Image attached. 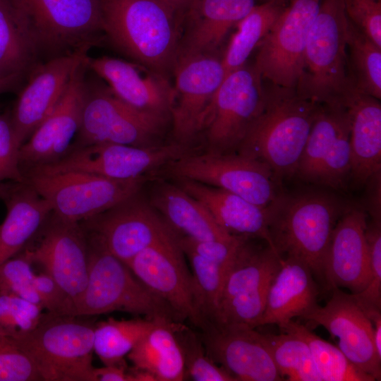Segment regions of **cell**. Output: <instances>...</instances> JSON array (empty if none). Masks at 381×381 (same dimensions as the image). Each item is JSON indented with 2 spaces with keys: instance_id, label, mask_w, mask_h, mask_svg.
Segmentation results:
<instances>
[{
  "instance_id": "cell-4",
  "label": "cell",
  "mask_w": 381,
  "mask_h": 381,
  "mask_svg": "<svg viewBox=\"0 0 381 381\" xmlns=\"http://www.w3.org/2000/svg\"><path fill=\"white\" fill-rule=\"evenodd\" d=\"M85 233L87 282L67 315L85 318L121 311L151 320L179 321L171 308L152 294L126 263L113 255L96 236Z\"/></svg>"
},
{
  "instance_id": "cell-27",
  "label": "cell",
  "mask_w": 381,
  "mask_h": 381,
  "mask_svg": "<svg viewBox=\"0 0 381 381\" xmlns=\"http://www.w3.org/2000/svg\"><path fill=\"white\" fill-rule=\"evenodd\" d=\"M6 214L0 224V265L23 250L48 220L49 202L25 180L0 184Z\"/></svg>"
},
{
  "instance_id": "cell-17",
  "label": "cell",
  "mask_w": 381,
  "mask_h": 381,
  "mask_svg": "<svg viewBox=\"0 0 381 381\" xmlns=\"http://www.w3.org/2000/svg\"><path fill=\"white\" fill-rule=\"evenodd\" d=\"M172 74V133L176 143L186 145L198 134L203 116L225 78L222 56L216 52L178 58Z\"/></svg>"
},
{
  "instance_id": "cell-12",
  "label": "cell",
  "mask_w": 381,
  "mask_h": 381,
  "mask_svg": "<svg viewBox=\"0 0 381 381\" xmlns=\"http://www.w3.org/2000/svg\"><path fill=\"white\" fill-rule=\"evenodd\" d=\"M167 121L125 103L107 85L87 83L80 127L71 150L94 143L155 145Z\"/></svg>"
},
{
  "instance_id": "cell-46",
  "label": "cell",
  "mask_w": 381,
  "mask_h": 381,
  "mask_svg": "<svg viewBox=\"0 0 381 381\" xmlns=\"http://www.w3.org/2000/svg\"><path fill=\"white\" fill-rule=\"evenodd\" d=\"M351 22L381 47V0H342Z\"/></svg>"
},
{
  "instance_id": "cell-15",
  "label": "cell",
  "mask_w": 381,
  "mask_h": 381,
  "mask_svg": "<svg viewBox=\"0 0 381 381\" xmlns=\"http://www.w3.org/2000/svg\"><path fill=\"white\" fill-rule=\"evenodd\" d=\"M272 28L258 46L254 65L264 81L296 87L310 29L321 0H287Z\"/></svg>"
},
{
  "instance_id": "cell-32",
  "label": "cell",
  "mask_w": 381,
  "mask_h": 381,
  "mask_svg": "<svg viewBox=\"0 0 381 381\" xmlns=\"http://www.w3.org/2000/svg\"><path fill=\"white\" fill-rule=\"evenodd\" d=\"M16 0H0V93L16 90L38 65Z\"/></svg>"
},
{
  "instance_id": "cell-18",
  "label": "cell",
  "mask_w": 381,
  "mask_h": 381,
  "mask_svg": "<svg viewBox=\"0 0 381 381\" xmlns=\"http://www.w3.org/2000/svg\"><path fill=\"white\" fill-rule=\"evenodd\" d=\"M178 236L173 233L135 255L128 266L137 279L164 301L181 322L198 328L195 311L192 277Z\"/></svg>"
},
{
  "instance_id": "cell-2",
  "label": "cell",
  "mask_w": 381,
  "mask_h": 381,
  "mask_svg": "<svg viewBox=\"0 0 381 381\" xmlns=\"http://www.w3.org/2000/svg\"><path fill=\"white\" fill-rule=\"evenodd\" d=\"M263 109L237 153L266 164L282 183L294 177L320 104L268 82Z\"/></svg>"
},
{
  "instance_id": "cell-19",
  "label": "cell",
  "mask_w": 381,
  "mask_h": 381,
  "mask_svg": "<svg viewBox=\"0 0 381 381\" xmlns=\"http://www.w3.org/2000/svg\"><path fill=\"white\" fill-rule=\"evenodd\" d=\"M37 235L36 247L25 248L33 264L41 265L67 295L70 301L68 314L87 282L86 233L79 222L64 221L52 212Z\"/></svg>"
},
{
  "instance_id": "cell-8",
  "label": "cell",
  "mask_w": 381,
  "mask_h": 381,
  "mask_svg": "<svg viewBox=\"0 0 381 381\" xmlns=\"http://www.w3.org/2000/svg\"><path fill=\"white\" fill-rule=\"evenodd\" d=\"M264 80L253 64L227 74L200 123L208 152L237 153L265 104Z\"/></svg>"
},
{
  "instance_id": "cell-1",
  "label": "cell",
  "mask_w": 381,
  "mask_h": 381,
  "mask_svg": "<svg viewBox=\"0 0 381 381\" xmlns=\"http://www.w3.org/2000/svg\"><path fill=\"white\" fill-rule=\"evenodd\" d=\"M102 31L132 61L169 78L183 18L163 0H101Z\"/></svg>"
},
{
  "instance_id": "cell-37",
  "label": "cell",
  "mask_w": 381,
  "mask_h": 381,
  "mask_svg": "<svg viewBox=\"0 0 381 381\" xmlns=\"http://www.w3.org/2000/svg\"><path fill=\"white\" fill-rule=\"evenodd\" d=\"M155 325V319L116 320L112 318L95 324L94 351L104 365L125 362L135 344Z\"/></svg>"
},
{
  "instance_id": "cell-24",
  "label": "cell",
  "mask_w": 381,
  "mask_h": 381,
  "mask_svg": "<svg viewBox=\"0 0 381 381\" xmlns=\"http://www.w3.org/2000/svg\"><path fill=\"white\" fill-rule=\"evenodd\" d=\"M88 67L125 103L170 119L174 91L168 77L133 61L109 56L89 58Z\"/></svg>"
},
{
  "instance_id": "cell-10",
  "label": "cell",
  "mask_w": 381,
  "mask_h": 381,
  "mask_svg": "<svg viewBox=\"0 0 381 381\" xmlns=\"http://www.w3.org/2000/svg\"><path fill=\"white\" fill-rule=\"evenodd\" d=\"M176 179L194 181L239 195L262 207L272 205L283 192L282 183L266 164L241 155L189 152L162 167Z\"/></svg>"
},
{
  "instance_id": "cell-38",
  "label": "cell",
  "mask_w": 381,
  "mask_h": 381,
  "mask_svg": "<svg viewBox=\"0 0 381 381\" xmlns=\"http://www.w3.org/2000/svg\"><path fill=\"white\" fill-rule=\"evenodd\" d=\"M280 330L295 334L307 343L322 381H375L356 367L338 346L318 337L306 326L291 320Z\"/></svg>"
},
{
  "instance_id": "cell-48",
  "label": "cell",
  "mask_w": 381,
  "mask_h": 381,
  "mask_svg": "<svg viewBox=\"0 0 381 381\" xmlns=\"http://www.w3.org/2000/svg\"><path fill=\"white\" fill-rule=\"evenodd\" d=\"M380 176L381 171L373 175L366 182L370 185L368 193L370 197L368 202V214L371 217V220L381 223L380 217Z\"/></svg>"
},
{
  "instance_id": "cell-26",
  "label": "cell",
  "mask_w": 381,
  "mask_h": 381,
  "mask_svg": "<svg viewBox=\"0 0 381 381\" xmlns=\"http://www.w3.org/2000/svg\"><path fill=\"white\" fill-rule=\"evenodd\" d=\"M254 6L255 0H193L182 24L177 59L217 52L229 31Z\"/></svg>"
},
{
  "instance_id": "cell-44",
  "label": "cell",
  "mask_w": 381,
  "mask_h": 381,
  "mask_svg": "<svg viewBox=\"0 0 381 381\" xmlns=\"http://www.w3.org/2000/svg\"><path fill=\"white\" fill-rule=\"evenodd\" d=\"M42 377L28 354L17 342L0 336V381H39Z\"/></svg>"
},
{
  "instance_id": "cell-50",
  "label": "cell",
  "mask_w": 381,
  "mask_h": 381,
  "mask_svg": "<svg viewBox=\"0 0 381 381\" xmlns=\"http://www.w3.org/2000/svg\"><path fill=\"white\" fill-rule=\"evenodd\" d=\"M131 381H157L155 377L150 372L133 366L128 368Z\"/></svg>"
},
{
  "instance_id": "cell-29",
  "label": "cell",
  "mask_w": 381,
  "mask_h": 381,
  "mask_svg": "<svg viewBox=\"0 0 381 381\" xmlns=\"http://www.w3.org/2000/svg\"><path fill=\"white\" fill-rule=\"evenodd\" d=\"M380 99L352 87L342 98L351 123V182L363 186L381 171Z\"/></svg>"
},
{
  "instance_id": "cell-34",
  "label": "cell",
  "mask_w": 381,
  "mask_h": 381,
  "mask_svg": "<svg viewBox=\"0 0 381 381\" xmlns=\"http://www.w3.org/2000/svg\"><path fill=\"white\" fill-rule=\"evenodd\" d=\"M287 2V0H268L255 5L236 24V31L222 55L225 76L247 63L249 56L272 28Z\"/></svg>"
},
{
  "instance_id": "cell-20",
  "label": "cell",
  "mask_w": 381,
  "mask_h": 381,
  "mask_svg": "<svg viewBox=\"0 0 381 381\" xmlns=\"http://www.w3.org/2000/svg\"><path fill=\"white\" fill-rule=\"evenodd\" d=\"M89 57L77 68L62 97L20 149L23 174L53 163L71 150L79 130L87 81Z\"/></svg>"
},
{
  "instance_id": "cell-14",
  "label": "cell",
  "mask_w": 381,
  "mask_h": 381,
  "mask_svg": "<svg viewBox=\"0 0 381 381\" xmlns=\"http://www.w3.org/2000/svg\"><path fill=\"white\" fill-rule=\"evenodd\" d=\"M188 152L187 145L176 142L150 146L94 143L73 148L60 159L29 169L23 174L77 171L115 180H131L147 176Z\"/></svg>"
},
{
  "instance_id": "cell-47",
  "label": "cell",
  "mask_w": 381,
  "mask_h": 381,
  "mask_svg": "<svg viewBox=\"0 0 381 381\" xmlns=\"http://www.w3.org/2000/svg\"><path fill=\"white\" fill-rule=\"evenodd\" d=\"M34 285L41 306L47 312L66 315L69 299L55 280L46 272L35 274Z\"/></svg>"
},
{
  "instance_id": "cell-11",
  "label": "cell",
  "mask_w": 381,
  "mask_h": 381,
  "mask_svg": "<svg viewBox=\"0 0 381 381\" xmlns=\"http://www.w3.org/2000/svg\"><path fill=\"white\" fill-rule=\"evenodd\" d=\"M28 182L50 205L52 214L66 222H80L140 191L147 176L115 180L77 171L28 172Z\"/></svg>"
},
{
  "instance_id": "cell-16",
  "label": "cell",
  "mask_w": 381,
  "mask_h": 381,
  "mask_svg": "<svg viewBox=\"0 0 381 381\" xmlns=\"http://www.w3.org/2000/svg\"><path fill=\"white\" fill-rule=\"evenodd\" d=\"M139 193L79 222L126 265L143 250L174 233Z\"/></svg>"
},
{
  "instance_id": "cell-35",
  "label": "cell",
  "mask_w": 381,
  "mask_h": 381,
  "mask_svg": "<svg viewBox=\"0 0 381 381\" xmlns=\"http://www.w3.org/2000/svg\"><path fill=\"white\" fill-rule=\"evenodd\" d=\"M192 268V291L198 329L202 331L215 322L220 294L230 265L213 261L188 250H182Z\"/></svg>"
},
{
  "instance_id": "cell-25",
  "label": "cell",
  "mask_w": 381,
  "mask_h": 381,
  "mask_svg": "<svg viewBox=\"0 0 381 381\" xmlns=\"http://www.w3.org/2000/svg\"><path fill=\"white\" fill-rule=\"evenodd\" d=\"M199 334L210 358L236 381L284 380L255 328L211 326Z\"/></svg>"
},
{
  "instance_id": "cell-45",
  "label": "cell",
  "mask_w": 381,
  "mask_h": 381,
  "mask_svg": "<svg viewBox=\"0 0 381 381\" xmlns=\"http://www.w3.org/2000/svg\"><path fill=\"white\" fill-rule=\"evenodd\" d=\"M21 145L13 128L10 112L0 115V184L25 180L20 167Z\"/></svg>"
},
{
  "instance_id": "cell-51",
  "label": "cell",
  "mask_w": 381,
  "mask_h": 381,
  "mask_svg": "<svg viewBox=\"0 0 381 381\" xmlns=\"http://www.w3.org/2000/svg\"><path fill=\"white\" fill-rule=\"evenodd\" d=\"M180 15L183 16L193 0H163Z\"/></svg>"
},
{
  "instance_id": "cell-13",
  "label": "cell",
  "mask_w": 381,
  "mask_h": 381,
  "mask_svg": "<svg viewBox=\"0 0 381 381\" xmlns=\"http://www.w3.org/2000/svg\"><path fill=\"white\" fill-rule=\"evenodd\" d=\"M351 123L341 103L320 104L294 177L334 190L351 182Z\"/></svg>"
},
{
  "instance_id": "cell-41",
  "label": "cell",
  "mask_w": 381,
  "mask_h": 381,
  "mask_svg": "<svg viewBox=\"0 0 381 381\" xmlns=\"http://www.w3.org/2000/svg\"><path fill=\"white\" fill-rule=\"evenodd\" d=\"M43 310L18 296L0 294V336L20 339L39 324Z\"/></svg>"
},
{
  "instance_id": "cell-7",
  "label": "cell",
  "mask_w": 381,
  "mask_h": 381,
  "mask_svg": "<svg viewBox=\"0 0 381 381\" xmlns=\"http://www.w3.org/2000/svg\"><path fill=\"white\" fill-rule=\"evenodd\" d=\"M253 240L243 238L226 270L214 327H258L281 256L267 243Z\"/></svg>"
},
{
  "instance_id": "cell-5",
  "label": "cell",
  "mask_w": 381,
  "mask_h": 381,
  "mask_svg": "<svg viewBox=\"0 0 381 381\" xmlns=\"http://www.w3.org/2000/svg\"><path fill=\"white\" fill-rule=\"evenodd\" d=\"M347 21L342 0H321L295 87L303 98L318 104L341 103L353 87L347 65Z\"/></svg>"
},
{
  "instance_id": "cell-40",
  "label": "cell",
  "mask_w": 381,
  "mask_h": 381,
  "mask_svg": "<svg viewBox=\"0 0 381 381\" xmlns=\"http://www.w3.org/2000/svg\"><path fill=\"white\" fill-rule=\"evenodd\" d=\"M170 327L183 359L186 380L195 381H236L207 355L199 333L183 322L171 320Z\"/></svg>"
},
{
  "instance_id": "cell-23",
  "label": "cell",
  "mask_w": 381,
  "mask_h": 381,
  "mask_svg": "<svg viewBox=\"0 0 381 381\" xmlns=\"http://www.w3.org/2000/svg\"><path fill=\"white\" fill-rule=\"evenodd\" d=\"M368 214L349 205L337 222L324 260V283L327 289L346 288L352 294L363 290L371 279L365 238Z\"/></svg>"
},
{
  "instance_id": "cell-49",
  "label": "cell",
  "mask_w": 381,
  "mask_h": 381,
  "mask_svg": "<svg viewBox=\"0 0 381 381\" xmlns=\"http://www.w3.org/2000/svg\"><path fill=\"white\" fill-rule=\"evenodd\" d=\"M95 381H131L126 362L95 368Z\"/></svg>"
},
{
  "instance_id": "cell-9",
  "label": "cell",
  "mask_w": 381,
  "mask_h": 381,
  "mask_svg": "<svg viewBox=\"0 0 381 381\" xmlns=\"http://www.w3.org/2000/svg\"><path fill=\"white\" fill-rule=\"evenodd\" d=\"M37 57L90 48L102 31L101 0H16Z\"/></svg>"
},
{
  "instance_id": "cell-33",
  "label": "cell",
  "mask_w": 381,
  "mask_h": 381,
  "mask_svg": "<svg viewBox=\"0 0 381 381\" xmlns=\"http://www.w3.org/2000/svg\"><path fill=\"white\" fill-rule=\"evenodd\" d=\"M172 320L155 319V325L127 355L133 366L152 373L157 381L186 380L181 351L170 327Z\"/></svg>"
},
{
  "instance_id": "cell-28",
  "label": "cell",
  "mask_w": 381,
  "mask_h": 381,
  "mask_svg": "<svg viewBox=\"0 0 381 381\" xmlns=\"http://www.w3.org/2000/svg\"><path fill=\"white\" fill-rule=\"evenodd\" d=\"M179 186L200 202L229 234L262 240L275 250L270 234V206L262 207L223 189L191 180L179 179Z\"/></svg>"
},
{
  "instance_id": "cell-43",
  "label": "cell",
  "mask_w": 381,
  "mask_h": 381,
  "mask_svg": "<svg viewBox=\"0 0 381 381\" xmlns=\"http://www.w3.org/2000/svg\"><path fill=\"white\" fill-rule=\"evenodd\" d=\"M365 238L370 260L371 279L363 290L350 294L368 313L381 311V223L368 222Z\"/></svg>"
},
{
  "instance_id": "cell-42",
  "label": "cell",
  "mask_w": 381,
  "mask_h": 381,
  "mask_svg": "<svg viewBox=\"0 0 381 381\" xmlns=\"http://www.w3.org/2000/svg\"><path fill=\"white\" fill-rule=\"evenodd\" d=\"M32 265L26 248L1 264L0 294L13 295L42 307L34 285Z\"/></svg>"
},
{
  "instance_id": "cell-30",
  "label": "cell",
  "mask_w": 381,
  "mask_h": 381,
  "mask_svg": "<svg viewBox=\"0 0 381 381\" xmlns=\"http://www.w3.org/2000/svg\"><path fill=\"white\" fill-rule=\"evenodd\" d=\"M313 274L301 260L281 256V267L267 294L258 327L274 324L281 329L296 317L303 318L317 305L318 289Z\"/></svg>"
},
{
  "instance_id": "cell-21",
  "label": "cell",
  "mask_w": 381,
  "mask_h": 381,
  "mask_svg": "<svg viewBox=\"0 0 381 381\" xmlns=\"http://www.w3.org/2000/svg\"><path fill=\"white\" fill-rule=\"evenodd\" d=\"M324 306L318 304L303 318L325 328L338 339V348L358 369L375 380H381V359L377 355L373 325L350 294L334 288Z\"/></svg>"
},
{
  "instance_id": "cell-6",
  "label": "cell",
  "mask_w": 381,
  "mask_h": 381,
  "mask_svg": "<svg viewBox=\"0 0 381 381\" xmlns=\"http://www.w3.org/2000/svg\"><path fill=\"white\" fill-rule=\"evenodd\" d=\"M95 324L82 317L47 312L16 341L34 362L43 381H95Z\"/></svg>"
},
{
  "instance_id": "cell-3",
  "label": "cell",
  "mask_w": 381,
  "mask_h": 381,
  "mask_svg": "<svg viewBox=\"0 0 381 381\" xmlns=\"http://www.w3.org/2000/svg\"><path fill=\"white\" fill-rule=\"evenodd\" d=\"M348 206L329 191L282 192L270 205V234L274 248L280 256L303 261L324 283L325 254L334 229Z\"/></svg>"
},
{
  "instance_id": "cell-22",
  "label": "cell",
  "mask_w": 381,
  "mask_h": 381,
  "mask_svg": "<svg viewBox=\"0 0 381 381\" xmlns=\"http://www.w3.org/2000/svg\"><path fill=\"white\" fill-rule=\"evenodd\" d=\"M89 49L55 56L32 70L10 112L13 128L21 145L58 104L73 73L88 58Z\"/></svg>"
},
{
  "instance_id": "cell-36",
  "label": "cell",
  "mask_w": 381,
  "mask_h": 381,
  "mask_svg": "<svg viewBox=\"0 0 381 381\" xmlns=\"http://www.w3.org/2000/svg\"><path fill=\"white\" fill-rule=\"evenodd\" d=\"M348 18V17H347ZM347 65L350 80L358 91L381 98V47L348 18Z\"/></svg>"
},
{
  "instance_id": "cell-31",
  "label": "cell",
  "mask_w": 381,
  "mask_h": 381,
  "mask_svg": "<svg viewBox=\"0 0 381 381\" xmlns=\"http://www.w3.org/2000/svg\"><path fill=\"white\" fill-rule=\"evenodd\" d=\"M149 203L179 236L196 241L236 236L224 231L207 209L179 186L159 182L154 188Z\"/></svg>"
},
{
  "instance_id": "cell-39",
  "label": "cell",
  "mask_w": 381,
  "mask_h": 381,
  "mask_svg": "<svg viewBox=\"0 0 381 381\" xmlns=\"http://www.w3.org/2000/svg\"><path fill=\"white\" fill-rule=\"evenodd\" d=\"M274 363L289 381H322L307 343L291 332L261 333Z\"/></svg>"
}]
</instances>
